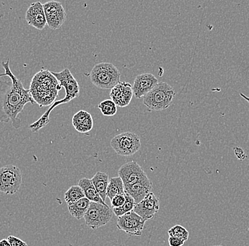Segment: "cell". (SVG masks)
Returning <instances> with one entry per match:
<instances>
[{
  "mask_svg": "<svg viewBox=\"0 0 249 246\" xmlns=\"http://www.w3.org/2000/svg\"><path fill=\"white\" fill-rule=\"evenodd\" d=\"M85 197V193L79 185L70 187L64 195V198L68 205L77 202Z\"/></svg>",
  "mask_w": 249,
  "mask_h": 246,
  "instance_id": "7402d4cb",
  "label": "cell"
},
{
  "mask_svg": "<svg viewBox=\"0 0 249 246\" xmlns=\"http://www.w3.org/2000/svg\"><path fill=\"white\" fill-rule=\"evenodd\" d=\"M239 95H240V96L243 98V99H245V100L249 104V96H246L245 95L243 94V93H239Z\"/></svg>",
  "mask_w": 249,
  "mask_h": 246,
  "instance_id": "4dcf8cb0",
  "label": "cell"
},
{
  "mask_svg": "<svg viewBox=\"0 0 249 246\" xmlns=\"http://www.w3.org/2000/svg\"><path fill=\"white\" fill-rule=\"evenodd\" d=\"M90 204L91 202L85 197L77 202L68 205V211L72 217L79 220L85 217L86 213L89 208Z\"/></svg>",
  "mask_w": 249,
  "mask_h": 246,
  "instance_id": "d6986e66",
  "label": "cell"
},
{
  "mask_svg": "<svg viewBox=\"0 0 249 246\" xmlns=\"http://www.w3.org/2000/svg\"><path fill=\"white\" fill-rule=\"evenodd\" d=\"M113 210L108 205L91 202L89 208L86 213L85 224L91 229H97L104 227L111 220Z\"/></svg>",
  "mask_w": 249,
  "mask_h": 246,
  "instance_id": "ba28073f",
  "label": "cell"
},
{
  "mask_svg": "<svg viewBox=\"0 0 249 246\" xmlns=\"http://www.w3.org/2000/svg\"><path fill=\"white\" fill-rule=\"evenodd\" d=\"M223 246L219 245V246Z\"/></svg>",
  "mask_w": 249,
  "mask_h": 246,
  "instance_id": "1f68e13d",
  "label": "cell"
},
{
  "mask_svg": "<svg viewBox=\"0 0 249 246\" xmlns=\"http://www.w3.org/2000/svg\"><path fill=\"white\" fill-rule=\"evenodd\" d=\"M145 221L134 211L118 217L117 228L131 236H140L142 234Z\"/></svg>",
  "mask_w": 249,
  "mask_h": 246,
  "instance_id": "9c48e42d",
  "label": "cell"
},
{
  "mask_svg": "<svg viewBox=\"0 0 249 246\" xmlns=\"http://www.w3.org/2000/svg\"><path fill=\"white\" fill-rule=\"evenodd\" d=\"M118 176L122 179L124 185H131L149 179L144 170L135 161L128 162L123 165L118 170Z\"/></svg>",
  "mask_w": 249,
  "mask_h": 246,
  "instance_id": "8fae6325",
  "label": "cell"
},
{
  "mask_svg": "<svg viewBox=\"0 0 249 246\" xmlns=\"http://www.w3.org/2000/svg\"><path fill=\"white\" fill-rule=\"evenodd\" d=\"M234 153L236 155V158L240 160H245L247 158V155H246L244 150L241 148L236 147L234 149Z\"/></svg>",
  "mask_w": 249,
  "mask_h": 246,
  "instance_id": "f1b7e54d",
  "label": "cell"
},
{
  "mask_svg": "<svg viewBox=\"0 0 249 246\" xmlns=\"http://www.w3.org/2000/svg\"><path fill=\"white\" fill-rule=\"evenodd\" d=\"M52 74L58 80L60 87L65 88V94L66 95H65L63 99L54 102L38 121L29 126V128L34 133H36L42 128L46 127L47 124H49L50 114L56 107L60 105V104L68 103L70 101L78 97L79 96V93H80V88H79V83H78L77 79L74 78V76H72L68 68H65L63 71L59 72V73L52 72Z\"/></svg>",
  "mask_w": 249,
  "mask_h": 246,
  "instance_id": "3957f363",
  "label": "cell"
},
{
  "mask_svg": "<svg viewBox=\"0 0 249 246\" xmlns=\"http://www.w3.org/2000/svg\"><path fill=\"white\" fill-rule=\"evenodd\" d=\"M22 184L21 170L9 165L0 168V192L12 195L18 192Z\"/></svg>",
  "mask_w": 249,
  "mask_h": 246,
  "instance_id": "52a82bcc",
  "label": "cell"
},
{
  "mask_svg": "<svg viewBox=\"0 0 249 246\" xmlns=\"http://www.w3.org/2000/svg\"><path fill=\"white\" fill-rule=\"evenodd\" d=\"M121 72L110 63L96 64L90 73L91 83L102 90L113 89L121 82Z\"/></svg>",
  "mask_w": 249,
  "mask_h": 246,
  "instance_id": "277c9868",
  "label": "cell"
},
{
  "mask_svg": "<svg viewBox=\"0 0 249 246\" xmlns=\"http://www.w3.org/2000/svg\"><path fill=\"white\" fill-rule=\"evenodd\" d=\"M1 66L5 73L0 74V77L7 76L11 81H0V123L11 121L13 127L18 129L21 124L18 115L23 111L26 104H34L36 102L29 90L25 89L21 80L11 71L9 59L2 62Z\"/></svg>",
  "mask_w": 249,
  "mask_h": 246,
  "instance_id": "6da1fadb",
  "label": "cell"
},
{
  "mask_svg": "<svg viewBox=\"0 0 249 246\" xmlns=\"http://www.w3.org/2000/svg\"><path fill=\"white\" fill-rule=\"evenodd\" d=\"M119 194H124V182L119 176L111 177L109 180L108 189H107V197L111 199Z\"/></svg>",
  "mask_w": 249,
  "mask_h": 246,
  "instance_id": "44dd1931",
  "label": "cell"
},
{
  "mask_svg": "<svg viewBox=\"0 0 249 246\" xmlns=\"http://www.w3.org/2000/svg\"><path fill=\"white\" fill-rule=\"evenodd\" d=\"M99 108L104 116H114L117 113V106L111 99H106L99 104Z\"/></svg>",
  "mask_w": 249,
  "mask_h": 246,
  "instance_id": "cb8c5ba5",
  "label": "cell"
},
{
  "mask_svg": "<svg viewBox=\"0 0 249 246\" xmlns=\"http://www.w3.org/2000/svg\"><path fill=\"white\" fill-rule=\"evenodd\" d=\"M185 241L183 240L175 237L169 236V244L170 246H183L184 245Z\"/></svg>",
  "mask_w": 249,
  "mask_h": 246,
  "instance_id": "83f0119b",
  "label": "cell"
},
{
  "mask_svg": "<svg viewBox=\"0 0 249 246\" xmlns=\"http://www.w3.org/2000/svg\"><path fill=\"white\" fill-rule=\"evenodd\" d=\"M110 145L118 155L128 157L140 151L141 141L139 135L127 132L116 135L110 141Z\"/></svg>",
  "mask_w": 249,
  "mask_h": 246,
  "instance_id": "8992f818",
  "label": "cell"
},
{
  "mask_svg": "<svg viewBox=\"0 0 249 246\" xmlns=\"http://www.w3.org/2000/svg\"><path fill=\"white\" fill-rule=\"evenodd\" d=\"M125 202V195L124 194H119L113 199H110L112 208H118L122 207Z\"/></svg>",
  "mask_w": 249,
  "mask_h": 246,
  "instance_id": "484cf974",
  "label": "cell"
},
{
  "mask_svg": "<svg viewBox=\"0 0 249 246\" xmlns=\"http://www.w3.org/2000/svg\"><path fill=\"white\" fill-rule=\"evenodd\" d=\"M79 186L82 188L84 193H85V197L88 199L90 202H96V203L102 204V205H107L106 202L103 200L101 196L99 195L94 185L91 181V179L82 178L79 180Z\"/></svg>",
  "mask_w": 249,
  "mask_h": 246,
  "instance_id": "ac0fdd59",
  "label": "cell"
},
{
  "mask_svg": "<svg viewBox=\"0 0 249 246\" xmlns=\"http://www.w3.org/2000/svg\"></svg>",
  "mask_w": 249,
  "mask_h": 246,
  "instance_id": "d6a6232c",
  "label": "cell"
},
{
  "mask_svg": "<svg viewBox=\"0 0 249 246\" xmlns=\"http://www.w3.org/2000/svg\"><path fill=\"white\" fill-rule=\"evenodd\" d=\"M160 199L151 191L139 204L135 205L134 212L141 216L145 222L155 217L160 210Z\"/></svg>",
  "mask_w": 249,
  "mask_h": 246,
  "instance_id": "7c38bea8",
  "label": "cell"
},
{
  "mask_svg": "<svg viewBox=\"0 0 249 246\" xmlns=\"http://www.w3.org/2000/svg\"><path fill=\"white\" fill-rule=\"evenodd\" d=\"M61 89L52 72L42 69L33 77L29 91L36 103L40 107H44L55 102Z\"/></svg>",
  "mask_w": 249,
  "mask_h": 246,
  "instance_id": "7a4b0ae2",
  "label": "cell"
},
{
  "mask_svg": "<svg viewBox=\"0 0 249 246\" xmlns=\"http://www.w3.org/2000/svg\"><path fill=\"white\" fill-rule=\"evenodd\" d=\"M133 95L132 85L126 82H120L110 93L111 100L115 102L117 107L122 108L130 104Z\"/></svg>",
  "mask_w": 249,
  "mask_h": 246,
  "instance_id": "5bb4252c",
  "label": "cell"
},
{
  "mask_svg": "<svg viewBox=\"0 0 249 246\" xmlns=\"http://www.w3.org/2000/svg\"><path fill=\"white\" fill-rule=\"evenodd\" d=\"M124 195H125V202H124V205L122 207H118V208H113L112 209L113 210V212L118 217L133 211L134 208H135V205H136L135 200L130 196L127 195L125 194H124Z\"/></svg>",
  "mask_w": 249,
  "mask_h": 246,
  "instance_id": "603a6c76",
  "label": "cell"
},
{
  "mask_svg": "<svg viewBox=\"0 0 249 246\" xmlns=\"http://www.w3.org/2000/svg\"><path fill=\"white\" fill-rule=\"evenodd\" d=\"M0 246H11L7 239H2L0 241Z\"/></svg>",
  "mask_w": 249,
  "mask_h": 246,
  "instance_id": "f546056e",
  "label": "cell"
},
{
  "mask_svg": "<svg viewBox=\"0 0 249 246\" xmlns=\"http://www.w3.org/2000/svg\"><path fill=\"white\" fill-rule=\"evenodd\" d=\"M47 25L53 30L60 29L65 23L67 13L60 1H49L43 4Z\"/></svg>",
  "mask_w": 249,
  "mask_h": 246,
  "instance_id": "30bf717a",
  "label": "cell"
},
{
  "mask_svg": "<svg viewBox=\"0 0 249 246\" xmlns=\"http://www.w3.org/2000/svg\"><path fill=\"white\" fill-rule=\"evenodd\" d=\"M159 83L158 79L151 73L138 75L134 80L132 91L135 98L144 97Z\"/></svg>",
  "mask_w": 249,
  "mask_h": 246,
  "instance_id": "4fadbf2b",
  "label": "cell"
},
{
  "mask_svg": "<svg viewBox=\"0 0 249 246\" xmlns=\"http://www.w3.org/2000/svg\"><path fill=\"white\" fill-rule=\"evenodd\" d=\"M7 240L11 246H28L26 242L16 236H9Z\"/></svg>",
  "mask_w": 249,
  "mask_h": 246,
  "instance_id": "4316f807",
  "label": "cell"
},
{
  "mask_svg": "<svg viewBox=\"0 0 249 246\" xmlns=\"http://www.w3.org/2000/svg\"><path fill=\"white\" fill-rule=\"evenodd\" d=\"M26 20L30 26L38 30H43L47 25L43 4L40 1L32 3L26 11Z\"/></svg>",
  "mask_w": 249,
  "mask_h": 246,
  "instance_id": "9a60e30c",
  "label": "cell"
},
{
  "mask_svg": "<svg viewBox=\"0 0 249 246\" xmlns=\"http://www.w3.org/2000/svg\"><path fill=\"white\" fill-rule=\"evenodd\" d=\"M91 181L101 198L106 202L109 183L108 175L105 172H97L91 178Z\"/></svg>",
  "mask_w": 249,
  "mask_h": 246,
  "instance_id": "ffe728a7",
  "label": "cell"
},
{
  "mask_svg": "<svg viewBox=\"0 0 249 246\" xmlns=\"http://www.w3.org/2000/svg\"><path fill=\"white\" fill-rule=\"evenodd\" d=\"M169 236L179 238L183 240L185 242L188 241L189 238V232L185 227L180 225H176L171 228L168 231Z\"/></svg>",
  "mask_w": 249,
  "mask_h": 246,
  "instance_id": "d4e9b609",
  "label": "cell"
},
{
  "mask_svg": "<svg viewBox=\"0 0 249 246\" xmlns=\"http://www.w3.org/2000/svg\"><path fill=\"white\" fill-rule=\"evenodd\" d=\"M71 123L74 129L82 133H88L93 127L92 116L84 110H80L73 116Z\"/></svg>",
  "mask_w": 249,
  "mask_h": 246,
  "instance_id": "e0dca14e",
  "label": "cell"
},
{
  "mask_svg": "<svg viewBox=\"0 0 249 246\" xmlns=\"http://www.w3.org/2000/svg\"><path fill=\"white\" fill-rule=\"evenodd\" d=\"M175 95V91L171 85L164 82H159L143 97V104L152 111H162L170 107Z\"/></svg>",
  "mask_w": 249,
  "mask_h": 246,
  "instance_id": "5b68a950",
  "label": "cell"
},
{
  "mask_svg": "<svg viewBox=\"0 0 249 246\" xmlns=\"http://www.w3.org/2000/svg\"><path fill=\"white\" fill-rule=\"evenodd\" d=\"M124 194L130 196L138 205L145 198L146 196L151 192L152 189V183L149 179L131 184L124 185Z\"/></svg>",
  "mask_w": 249,
  "mask_h": 246,
  "instance_id": "2e32d148",
  "label": "cell"
}]
</instances>
